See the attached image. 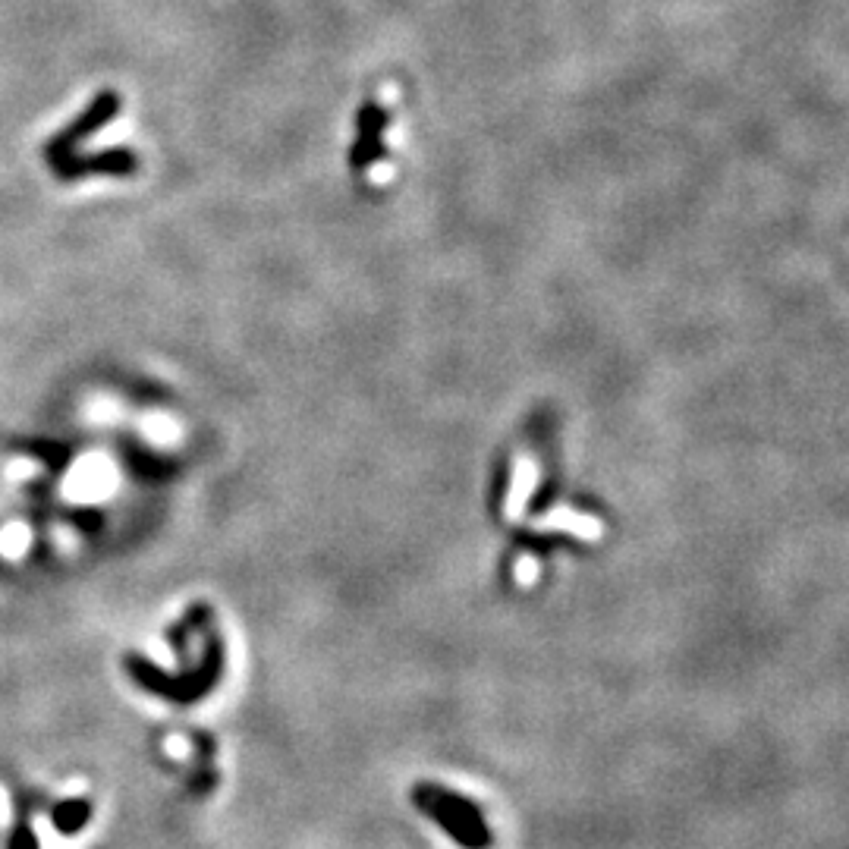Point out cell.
Instances as JSON below:
<instances>
[{
    "mask_svg": "<svg viewBox=\"0 0 849 849\" xmlns=\"http://www.w3.org/2000/svg\"><path fill=\"white\" fill-rule=\"evenodd\" d=\"M120 111H123L120 92L107 89V92L95 95V98L89 101V107H85V111H82L73 123H67L54 139L45 142V148H41V151H45V161L54 167L57 161H63L67 155H73V151H76L82 142H89L95 133H101V129L111 123Z\"/></svg>",
    "mask_w": 849,
    "mask_h": 849,
    "instance_id": "cell-1",
    "label": "cell"
},
{
    "mask_svg": "<svg viewBox=\"0 0 849 849\" xmlns=\"http://www.w3.org/2000/svg\"><path fill=\"white\" fill-rule=\"evenodd\" d=\"M142 167L139 151L117 145V148H101L85 155V151H73L63 161L54 164V177L60 183H76L85 177H133Z\"/></svg>",
    "mask_w": 849,
    "mask_h": 849,
    "instance_id": "cell-2",
    "label": "cell"
},
{
    "mask_svg": "<svg viewBox=\"0 0 849 849\" xmlns=\"http://www.w3.org/2000/svg\"><path fill=\"white\" fill-rule=\"evenodd\" d=\"M387 126V111L378 104H365L359 111V139L353 145V155H350V164L356 170L368 167L372 161L384 158V145H381V133Z\"/></svg>",
    "mask_w": 849,
    "mask_h": 849,
    "instance_id": "cell-3",
    "label": "cell"
},
{
    "mask_svg": "<svg viewBox=\"0 0 849 849\" xmlns=\"http://www.w3.org/2000/svg\"><path fill=\"white\" fill-rule=\"evenodd\" d=\"M538 478H541V469L535 463L532 453H519L513 460V472H510V491H507V519H522L526 516V507L529 500L538 488Z\"/></svg>",
    "mask_w": 849,
    "mask_h": 849,
    "instance_id": "cell-4",
    "label": "cell"
},
{
    "mask_svg": "<svg viewBox=\"0 0 849 849\" xmlns=\"http://www.w3.org/2000/svg\"><path fill=\"white\" fill-rule=\"evenodd\" d=\"M538 532H566L582 541H598L604 526L592 513H579L573 507H554L538 519Z\"/></svg>",
    "mask_w": 849,
    "mask_h": 849,
    "instance_id": "cell-5",
    "label": "cell"
},
{
    "mask_svg": "<svg viewBox=\"0 0 849 849\" xmlns=\"http://www.w3.org/2000/svg\"><path fill=\"white\" fill-rule=\"evenodd\" d=\"M428 812H434V818L438 821H444L447 827H450V834H456L460 837L463 843H475L472 840V831H478V827L472 824V818H469V812L463 809V805H425Z\"/></svg>",
    "mask_w": 849,
    "mask_h": 849,
    "instance_id": "cell-6",
    "label": "cell"
},
{
    "mask_svg": "<svg viewBox=\"0 0 849 849\" xmlns=\"http://www.w3.org/2000/svg\"><path fill=\"white\" fill-rule=\"evenodd\" d=\"M513 576H516V585L519 589H532V585L541 579V563L532 557V554H522L513 566Z\"/></svg>",
    "mask_w": 849,
    "mask_h": 849,
    "instance_id": "cell-7",
    "label": "cell"
},
{
    "mask_svg": "<svg viewBox=\"0 0 849 849\" xmlns=\"http://www.w3.org/2000/svg\"><path fill=\"white\" fill-rule=\"evenodd\" d=\"M85 818H89V809H85V805H73V809H63V812L57 815V824H60L67 834H73Z\"/></svg>",
    "mask_w": 849,
    "mask_h": 849,
    "instance_id": "cell-8",
    "label": "cell"
},
{
    "mask_svg": "<svg viewBox=\"0 0 849 849\" xmlns=\"http://www.w3.org/2000/svg\"><path fill=\"white\" fill-rule=\"evenodd\" d=\"M13 849H35V843H32L29 834H19V837L13 840Z\"/></svg>",
    "mask_w": 849,
    "mask_h": 849,
    "instance_id": "cell-9",
    "label": "cell"
}]
</instances>
